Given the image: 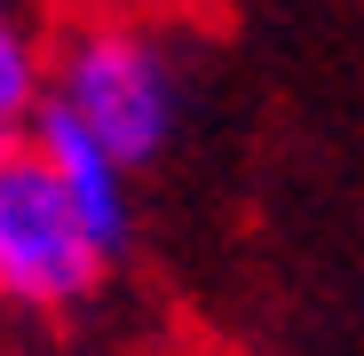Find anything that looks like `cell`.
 I'll return each instance as SVG.
<instances>
[{
  "label": "cell",
  "instance_id": "6da1fadb",
  "mask_svg": "<svg viewBox=\"0 0 364 356\" xmlns=\"http://www.w3.org/2000/svg\"><path fill=\"white\" fill-rule=\"evenodd\" d=\"M48 103L87 127L127 174H151L191 119V72L166 32L127 24V16H95L64 48L48 55Z\"/></svg>",
  "mask_w": 364,
  "mask_h": 356
},
{
  "label": "cell",
  "instance_id": "7a4b0ae2",
  "mask_svg": "<svg viewBox=\"0 0 364 356\" xmlns=\"http://www.w3.org/2000/svg\"><path fill=\"white\" fill-rule=\"evenodd\" d=\"M111 269L119 261L87 237L32 143H9L0 151V301L24 317H72L103 293Z\"/></svg>",
  "mask_w": 364,
  "mask_h": 356
},
{
  "label": "cell",
  "instance_id": "3957f363",
  "mask_svg": "<svg viewBox=\"0 0 364 356\" xmlns=\"http://www.w3.org/2000/svg\"><path fill=\"white\" fill-rule=\"evenodd\" d=\"M24 143L55 174V190L72 198V214L87 222V237H95L111 261H127V246H135V174L119 166L87 127H72L55 103H40V119L24 127Z\"/></svg>",
  "mask_w": 364,
  "mask_h": 356
},
{
  "label": "cell",
  "instance_id": "277c9868",
  "mask_svg": "<svg viewBox=\"0 0 364 356\" xmlns=\"http://www.w3.org/2000/svg\"><path fill=\"white\" fill-rule=\"evenodd\" d=\"M48 40H40V24H32V9L24 0H0V151L9 143H24V127L40 119V103H48Z\"/></svg>",
  "mask_w": 364,
  "mask_h": 356
}]
</instances>
